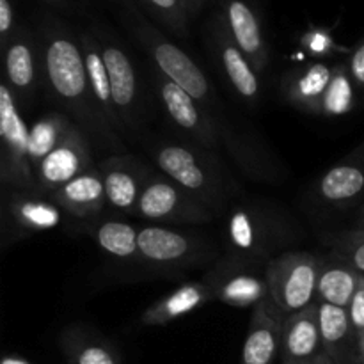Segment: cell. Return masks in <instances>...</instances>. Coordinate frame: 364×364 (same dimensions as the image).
<instances>
[{
    "mask_svg": "<svg viewBox=\"0 0 364 364\" xmlns=\"http://www.w3.org/2000/svg\"><path fill=\"white\" fill-rule=\"evenodd\" d=\"M43 2L52 4V6H57V7H64V6H66L68 0H43Z\"/></svg>",
    "mask_w": 364,
    "mask_h": 364,
    "instance_id": "cell-40",
    "label": "cell"
},
{
    "mask_svg": "<svg viewBox=\"0 0 364 364\" xmlns=\"http://www.w3.org/2000/svg\"><path fill=\"white\" fill-rule=\"evenodd\" d=\"M135 215L160 226H188L208 224L215 213L178 187L166 174L149 171Z\"/></svg>",
    "mask_w": 364,
    "mask_h": 364,
    "instance_id": "cell-7",
    "label": "cell"
},
{
    "mask_svg": "<svg viewBox=\"0 0 364 364\" xmlns=\"http://www.w3.org/2000/svg\"><path fill=\"white\" fill-rule=\"evenodd\" d=\"M363 274L338 256L322 258L316 284V301L347 309L361 284Z\"/></svg>",
    "mask_w": 364,
    "mask_h": 364,
    "instance_id": "cell-26",
    "label": "cell"
},
{
    "mask_svg": "<svg viewBox=\"0 0 364 364\" xmlns=\"http://www.w3.org/2000/svg\"><path fill=\"white\" fill-rule=\"evenodd\" d=\"M91 169H95L91 142L87 134L73 123L59 146L34 169L36 191L50 196Z\"/></svg>",
    "mask_w": 364,
    "mask_h": 364,
    "instance_id": "cell-10",
    "label": "cell"
},
{
    "mask_svg": "<svg viewBox=\"0 0 364 364\" xmlns=\"http://www.w3.org/2000/svg\"><path fill=\"white\" fill-rule=\"evenodd\" d=\"M348 316H350L352 327H354L358 338L364 333V276L361 279V284H359L358 291L352 297L350 306L347 308Z\"/></svg>",
    "mask_w": 364,
    "mask_h": 364,
    "instance_id": "cell-35",
    "label": "cell"
},
{
    "mask_svg": "<svg viewBox=\"0 0 364 364\" xmlns=\"http://www.w3.org/2000/svg\"><path fill=\"white\" fill-rule=\"evenodd\" d=\"M188 2L192 4V7H194L196 13H198V11L201 9V6H203V2H205V0H188Z\"/></svg>",
    "mask_w": 364,
    "mask_h": 364,
    "instance_id": "cell-42",
    "label": "cell"
},
{
    "mask_svg": "<svg viewBox=\"0 0 364 364\" xmlns=\"http://www.w3.org/2000/svg\"><path fill=\"white\" fill-rule=\"evenodd\" d=\"M141 259L156 270H174L191 267L208 258V244L188 231L160 224L139 228Z\"/></svg>",
    "mask_w": 364,
    "mask_h": 364,
    "instance_id": "cell-8",
    "label": "cell"
},
{
    "mask_svg": "<svg viewBox=\"0 0 364 364\" xmlns=\"http://www.w3.org/2000/svg\"><path fill=\"white\" fill-rule=\"evenodd\" d=\"M123 18L135 39L141 43L142 48L151 57L156 71L176 85H180L185 92H188L196 102L201 103L213 116L215 92H213L212 84H210L205 71L192 60V57L187 52H183L180 46L174 45L171 39H167L155 25L144 20L134 7H127Z\"/></svg>",
    "mask_w": 364,
    "mask_h": 364,
    "instance_id": "cell-3",
    "label": "cell"
},
{
    "mask_svg": "<svg viewBox=\"0 0 364 364\" xmlns=\"http://www.w3.org/2000/svg\"><path fill=\"white\" fill-rule=\"evenodd\" d=\"M208 41L235 92L244 102L256 105L259 96H262V84H259L258 71L252 68V64L249 63L244 52L233 41L220 13H217L210 20Z\"/></svg>",
    "mask_w": 364,
    "mask_h": 364,
    "instance_id": "cell-13",
    "label": "cell"
},
{
    "mask_svg": "<svg viewBox=\"0 0 364 364\" xmlns=\"http://www.w3.org/2000/svg\"><path fill=\"white\" fill-rule=\"evenodd\" d=\"M283 322L269 309L267 302L252 308L240 364H272L281 354Z\"/></svg>",
    "mask_w": 364,
    "mask_h": 364,
    "instance_id": "cell-22",
    "label": "cell"
},
{
    "mask_svg": "<svg viewBox=\"0 0 364 364\" xmlns=\"http://www.w3.org/2000/svg\"><path fill=\"white\" fill-rule=\"evenodd\" d=\"M153 160L162 174L183 188L187 194L208 206L213 213L228 212L230 185L213 166L205 149L180 142H162L153 151Z\"/></svg>",
    "mask_w": 364,
    "mask_h": 364,
    "instance_id": "cell-2",
    "label": "cell"
},
{
    "mask_svg": "<svg viewBox=\"0 0 364 364\" xmlns=\"http://www.w3.org/2000/svg\"><path fill=\"white\" fill-rule=\"evenodd\" d=\"M114 2H121V4H124L127 7H132V2H134V0H114Z\"/></svg>",
    "mask_w": 364,
    "mask_h": 364,
    "instance_id": "cell-45",
    "label": "cell"
},
{
    "mask_svg": "<svg viewBox=\"0 0 364 364\" xmlns=\"http://www.w3.org/2000/svg\"><path fill=\"white\" fill-rule=\"evenodd\" d=\"M16 11L13 0H0V46L6 48L16 31Z\"/></svg>",
    "mask_w": 364,
    "mask_h": 364,
    "instance_id": "cell-34",
    "label": "cell"
},
{
    "mask_svg": "<svg viewBox=\"0 0 364 364\" xmlns=\"http://www.w3.org/2000/svg\"><path fill=\"white\" fill-rule=\"evenodd\" d=\"M333 75V66L313 63L295 70L284 78V98L297 110L313 116H322V100Z\"/></svg>",
    "mask_w": 364,
    "mask_h": 364,
    "instance_id": "cell-24",
    "label": "cell"
},
{
    "mask_svg": "<svg viewBox=\"0 0 364 364\" xmlns=\"http://www.w3.org/2000/svg\"><path fill=\"white\" fill-rule=\"evenodd\" d=\"M355 105V84L348 71V63L333 66V75L322 100V116L340 117Z\"/></svg>",
    "mask_w": 364,
    "mask_h": 364,
    "instance_id": "cell-30",
    "label": "cell"
},
{
    "mask_svg": "<svg viewBox=\"0 0 364 364\" xmlns=\"http://www.w3.org/2000/svg\"><path fill=\"white\" fill-rule=\"evenodd\" d=\"M316 201L334 210H345L364 196V156L348 153L341 162L329 167L315 183Z\"/></svg>",
    "mask_w": 364,
    "mask_h": 364,
    "instance_id": "cell-17",
    "label": "cell"
},
{
    "mask_svg": "<svg viewBox=\"0 0 364 364\" xmlns=\"http://www.w3.org/2000/svg\"><path fill=\"white\" fill-rule=\"evenodd\" d=\"M316 364H336L333 361V359L329 358V355L326 354V352H322V354L318 355V358H316Z\"/></svg>",
    "mask_w": 364,
    "mask_h": 364,
    "instance_id": "cell-39",
    "label": "cell"
},
{
    "mask_svg": "<svg viewBox=\"0 0 364 364\" xmlns=\"http://www.w3.org/2000/svg\"><path fill=\"white\" fill-rule=\"evenodd\" d=\"M301 43L308 52L316 53V55H329L333 50H336V45H334L329 32L320 31V28H313V31L306 32L302 36Z\"/></svg>",
    "mask_w": 364,
    "mask_h": 364,
    "instance_id": "cell-33",
    "label": "cell"
},
{
    "mask_svg": "<svg viewBox=\"0 0 364 364\" xmlns=\"http://www.w3.org/2000/svg\"><path fill=\"white\" fill-rule=\"evenodd\" d=\"M320 336L323 352L336 364H363L359 338L345 308L318 302Z\"/></svg>",
    "mask_w": 364,
    "mask_h": 364,
    "instance_id": "cell-19",
    "label": "cell"
},
{
    "mask_svg": "<svg viewBox=\"0 0 364 364\" xmlns=\"http://www.w3.org/2000/svg\"><path fill=\"white\" fill-rule=\"evenodd\" d=\"M28 130L20 103L4 82L0 85V181L11 191H36L34 167L28 155Z\"/></svg>",
    "mask_w": 364,
    "mask_h": 364,
    "instance_id": "cell-6",
    "label": "cell"
},
{
    "mask_svg": "<svg viewBox=\"0 0 364 364\" xmlns=\"http://www.w3.org/2000/svg\"><path fill=\"white\" fill-rule=\"evenodd\" d=\"M283 364H316V359H311V361H290V363H283Z\"/></svg>",
    "mask_w": 364,
    "mask_h": 364,
    "instance_id": "cell-44",
    "label": "cell"
},
{
    "mask_svg": "<svg viewBox=\"0 0 364 364\" xmlns=\"http://www.w3.org/2000/svg\"><path fill=\"white\" fill-rule=\"evenodd\" d=\"M323 244L331 247V255L345 259L364 276V230H350L343 233L327 235Z\"/></svg>",
    "mask_w": 364,
    "mask_h": 364,
    "instance_id": "cell-32",
    "label": "cell"
},
{
    "mask_svg": "<svg viewBox=\"0 0 364 364\" xmlns=\"http://www.w3.org/2000/svg\"><path fill=\"white\" fill-rule=\"evenodd\" d=\"M212 299L213 295L205 281H188L164 299L156 301L155 304L149 306L142 313L141 323L148 327L167 326V323L203 308Z\"/></svg>",
    "mask_w": 364,
    "mask_h": 364,
    "instance_id": "cell-25",
    "label": "cell"
},
{
    "mask_svg": "<svg viewBox=\"0 0 364 364\" xmlns=\"http://www.w3.org/2000/svg\"><path fill=\"white\" fill-rule=\"evenodd\" d=\"M258 263L228 256L205 276L213 299L231 308H256L267 301L265 272H258Z\"/></svg>",
    "mask_w": 364,
    "mask_h": 364,
    "instance_id": "cell-9",
    "label": "cell"
},
{
    "mask_svg": "<svg viewBox=\"0 0 364 364\" xmlns=\"http://www.w3.org/2000/svg\"><path fill=\"white\" fill-rule=\"evenodd\" d=\"M60 348L68 364H121L119 352L95 331L71 326L60 334Z\"/></svg>",
    "mask_w": 364,
    "mask_h": 364,
    "instance_id": "cell-27",
    "label": "cell"
},
{
    "mask_svg": "<svg viewBox=\"0 0 364 364\" xmlns=\"http://www.w3.org/2000/svg\"><path fill=\"white\" fill-rule=\"evenodd\" d=\"M2 364H31V363L25 361V359L21 358H16V355H6V358L2 359Z\"/></svg>",
    "mask_w": 364,
    "mask_h": 364,
    "instance_id": "cell-37",
    "label": "cell"
},
{
    "mask_svg": "<svg viewBox=\"0 0 364 364\" xmlns=\"http://www.w3.org/2000/svg\"><path fill=\"white\" fill-rule=\"evenodd\" d=\"M39 60L43 77L53 98L68 110L73 123L103 146L123 151V144L103 124L92 98L80 38L52 14L41 18L38 27Z\"/></svg>",
    "mask_w": 364,
    "mask_h": 364,
    "instance_id": "cell-1",
    "label": "cell"
},
{
    "mask_svg": "<svg viewBox=\"0 0 364 364\" xmlns=\"http://www.w3.org/2000/svg\"><path fill=\"white\" fill-rule=\"evenodd\" d=\"M96 245L119 262H142L139 228L124 220H103L91 230Z\"/></svg>",
    "mask_w": 364,
    "mask_h": 364,
    "instance_id": "cell-28",
    "label": "cell"
},
{
    "mask_svg": "<svg viewBox=\"0 0 364 364\" xmlns=\"http://www.w3.org/2000/svg\"><path fill=\"white\" fill-rule=\"evenodd\" d=\"M107 205L127 215H135L139 198L149 176L148 167L130 155H110L100 162Z\"/></svg>",
    "mask_w": 364,
    "mask_h": 364,
    "instance_id": "cell-14",
    "label": "cell"
},
{
    "mask_svg": "<svg viewBox=\"0 0 364 364\" xmlns=\"http://www.w3.org/2000/svg\"><path fill=\"white\" fill-rule=\"evenodd\" d=\"M95 34L100 41L103 60H105L107 73L112 85L114 105L119 116L123 128H135L139 123V110H141V91H139V78L134 63L127 50L121 46L109 31L96 27Z\"/></svg>",
    "mask_w": 364,
    "mask_h": 364,
    "instance_id": "cell-12",
    "label": "cell"
},
{
    "mask_svg": "<svg viewBox=\"0 0 364 364\" xmlns=\"http://www.w3.org/2000/svg\"><path fill=\"white\" fill-rule=\"evenodd\" d=\"M73 121L63 112H50L34 121L28 130V155L32 167H38L68 134Z\"/></svg>",
    "mask_w": 364,
    "mask_h": 364,
    "instance_id": "cell-29",
    "label": "cell"
},
{
    "mask_svg": "<svg viewBox=\"0 0 364 364\" xmlns=\"http://www.w3.org/2000/svg\"><path fill=\"white\" fill-rule=\"evenodd\" d=\"M354 230H364V205L361 206V210H359V215H358V220H355Z\"/></svg>",
    "mask_w": 364,
    "mask_h": 364,
    "instance_id": "cell-38",
    "label": "cell"
},
{
    "mask_svg": "<svg viewBox=\"0 0 364 364\" xmlns=\"http://www.w3.org/2000/svg\"><path fill=\"white\" fill-rule=\"evenodd\" d=\"M48 198L71 217H77V219L96 217L107 205L102 173L98 167H95L75 180L68 181L66 185L52 192Z\"/></svg>",
    "mask_w": 364,
    "mask_h": 364,
    "instance_id": "cell-21",
    "label": "cell"
},
{
    "mask_svg": "<svg viewBox=\"0 0 364 364\" xmlns=\"http://www.w3.org/2000/svg\"><path fill=\"white\" fill-rule=\"evenodd\" d=\"M78 38H80L82 50H84L85 68H87V78L89 85H91L92 98H95V103L98 107L105 128L110 132L112 137L119 141V130L123 128V124H121L116 105H114L112 85H110L109 73H107L100 41L96 38L95 31L78 32Z\"/></svg>",
    "mask_w": 364,
    "mask_h": 364,
    "instance_id": "cell-18",
    "label": "cell"
},
{
    "mask_svg": "<svg viewBox=\"0 0 364 364\" xmlns=\"http://www.w3.org/2000/svg\"><path fill=\"white\" fill-rule=\"evenodd\" d=\"M6 217L20 230L38 233L59 226L63 210L38 191H11L6 199Z\"/></svg>",
    "mask_w": 364,
    "mask_h": 364,
    "instance_id": "cell-23",
    "label": "cell"
},
{
    "mask_svg": "<svg viewBox=\"0 0 364 364\" xmlns=\"http://www.w3.org/2000/svg\"><path fill=\"white\" fill-rule=\"evenodd\" d=\"M320 265L322 258L306 251H288L267 262L269 297L265 302L283 323L291 315L318 302L316 284Z\"/></svg>",
    "mask_w": 364,
    "mask_h": 364,
    "instance_id": "cell-5",
    "label": "cell"
},
{
    "mask_svg": "<svg viewBox=\"0 0 364 364\" xmlns=\"http://www.w3.org/2000/svg\"><path fill=\"white\" fill-rule=\"evenodd\" d=\"M348 71H350L355 87L364 95V38L350 52V57H348Z\"/></svg>",
    "mask_w": 364,
    "mask_h": 364,
    "instance_id": "cell-36",
    "label": "cell"
},
{
    "mask_svg": "<svg viewBox=\"0 0 364 364\" xmlns=\"http://www.w3.org/2000/svg\"><path fill=\"white\" fill-rule=\"evenodd\" d=\"M352 153H355V155H359V156H364V141Z\"/></svg>",
    "mask_w": 364,
    "mask_h": 364,
    "instance_id": "cell-43",
    "label": "cell"
},
{
    "mask_svg": "<svg viewBox=\"0 0 364 364\" xmlns=\"http://www.w3.org/2000/svg\"><path fill=\"white\" fill-rule=\"evenodd\" d=\"M160 23L176 36H187L196 9L188 0H139Z\"/></svg>",
    "mask_w": 364,
    "mask_h": 364,
    "instance_id": "cell-31",
    "label": "cell"
},
{
    "mask_svg": "<svg viewBox=\"0 0 364 364\" xmlns=\"http://www.w3.org/2000/svg\"><path fill=\"white\" fill-rule=\"evenodd\" d=\"M224 240L233 258L258 263L272 259L274 251L287 245L288 224L270 208L256 203H238L224 213Z\"/></svg>",
    "mask_w": 364,
    "mask_h": 364,
    "instance_id": "cell-4",
    "label": "cell"
},
{
    "mask_svg": "<svg viewBox=\"0 0 364 364\" xmlns=\"http://www.w3.org/2000/svg\"><path fill=\"white\" fill-rule=\"evenodd\" d=\"M220 14L238 48L244 52L256 71L263 73L269 66V46L263 36L259 16L247 0H220Z\"/></svg>",
    "mask_w": 364,
    "mask_h": 364,
    "instance_id": "cell-16",
    "label": "cell"
},
{
    "mask_svg": "<svg viewBox=\"0 0 364 364\" xmlns=\"http://www.w3.org/2000/svg\"><path fill=\"white\" fill-rule=\"evenodd\" d=\"M38 38L25 23L18 25L4 48L6 84L16 96L20 107L27 105L38 89Z\"/></svg>",
    "mask_w": 364,
    "mask_h": 364,
    "instance_id": "cell-15",
    "label": "cell"
},
{
    "mask_svg": "<svg viewBox=\"0 0 364 364\" xmlns=\"http://www.w3.org/2000/svg\"><path fill=\"white\" fill-rule=\"evenodd\" d=\"M359 354H361V361L364 364V333L359 336Z\"/></svg>",
    "mask_w": 364,
    "mask_h": 364,
    "instance_id": "cell-41",
    "label": "cell"
},
{
    "mask_svg": "<svg viewBox=\"0 0 364 364\" xmlns=\"http://www.w3.org/2000/svg\"><path fill=\"white\" fill-rule=\"evenodd\" d=\"M155 84L164 110L173 119V123L181 128L198 144V148L213 151L219 146L220 139V127L217 124L215 117L180 85L171 82L164 75L156 73Z\"/></svg>",
    "mask_w": 364,
    "mask_h": 364,
    "instance_id": "cell-11",
    "label": "cell"
},
{
    "mask_svg": "<svg viewBox=\"0 0 364 364\" xmlns=\"http://www.w3.org/2000/svg\"><path fill=\"white\" fill-rule=\"evenodd\" d=\"M323 352L320 336L318 302L295 313L283 323L281 355L283 363L311 361Z\"/></svg>",
    "mask_w": 364,
    "mask_h": 364,
    "instance_id": "cell-20",
    "label": "cell"
}]
</instances>
